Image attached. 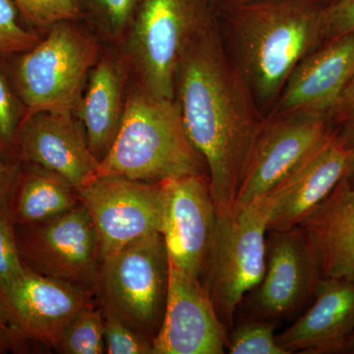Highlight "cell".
Listing matches in <instances>:
<instances>
[{"label":"cell","mask_w":354,"mask_h":354,"mask_svg":"<svg viewBox=\"0 0 354 354\" xmlns=\"http://www.w3.org/2000/svg\"><path fill=\"white\" fill-rule=\"evenodd\" d=\"M191 143L204 158L216 214L228 213L266 118L216 21L191 44L176 84Z\"/></svg>","instance_id":"cell-1"},{"label":"cell","mask_w":354,"mask_h":354,"mask_svg":"<svg viewBox=\"0 0 354 354\" xmlns=\"http://www.w3.org/2000/svg\"><path fill=\"white\" fill-rule=\"evenodd\" d=\"M326 6L322 0H251L227 6L221 34L266 115L293 69L324 43Z\"/></svg>","instance_id":"cell-2"},{"label":"cell","mask_w":354,"mask_h":354,"mask_svg":"<svg viewBox=\"0 0 354 354\" xmlns=\"http://www.w3.org/2000/svg\"><path fill=\"white\" fill-rule=\"evenodd\" d=\"M192 174L209 176L204 158L186 133L178 102L141 87L131 91L118 135L95 177L156 183Z\"/></svg>","instance_id":"cell-3"},{"label":"cell","mask_w":354,"mask_h":354,"mask_svg":"<svg viewBox=\"0 0 354 354\" xmlns=\"http://www.w3.org/2000/svg\"><path fill=\"white\" fill-rule=\"evenodd\" d=\"M215 22L205 0H142L127 44L139 87L155 97L176 99L184 55Z\"/></svg>","instance_id":"cell-4"},{"label":"cell","mask_w":354,"mask_h":354,"mask_svg":"<svg viewBox=\"0 0 354 354\" xmlns=\"http://www.w3.org/2000/svg\"><path fill=\"white\" fill-rule=\"evenodd\" d=\"M99 53L97 41L70 21L51 26L46 39L22 53L14 70L23 121L41 111H73Z\"/></svg>","instance_id":"cell-5"},{"label":"cell","mask_w":354,"mask_h":354,"mask_svg":"<svg viewBox=\"0 0 354 354\" xmlns=\"http://www.w3.org/2000/svg\"><path fill=\"white\" fill-rule=\"evenodd\" d=\"M169 274L167 246L157 232L102 260L95 297L102 309L153 341L164 319Z\"/></svg>","instance_id":"cell-6"},{"label":"cell","mask_w":354,"mask_h":354,"mask_svg":"<svg viewBox=\"0 0 354 354\" xmlns=\"http://www.w3.org/2000/svg\"><path fill=\"white\" fill-rule=\"evenodd\" d=\"M269 209L264 196L216 214L204 277L223 324H232L244 295L264 277Z\"/></svg>","instance_id":"cell-7"},{"label":"cell","mask_w":354,"mask_h":354,"mask_svg":"<svg viewBox=\"0 0 354 354\" xmlns=\"http://www.w3.org/2000/svg\"><path fill=\"white\" fill-rule=\"evenodd\" d=\"M15 234L27 269L95 292L102 257L97 230L82 203L48 221L15 225Z\"/></svg>","instance_id":"cell-8"},{"label":"cell","mask_w":354,"mask_h":354,"mask_svg":"<svg viewBox=\"0 0 354 354\" xmlns=\"http://www.w3.org/2000/svg\"><path fill=\"white\" fill-rule=\"evenodd\" d=\"M97 304L93 291L29 269L0 290V315L10 332L14 351H24L29 344L55 351L71 319Z\"/></svg>","instance_id":"cell-9"},{"label":"cell","mask_w":354,"mask_h":354,"mask_svg":"<svg viewBox=\"0 0 354 354\" xmlns=\"http://www.w3.org/2000/svg\"><path fill=\"white\" fill-rule=\"evenodd\" d=\"M77 192L94 223L102 260L143 237L162 234V183L97 176Z\"/></svg>","instance_id":"cell-10"},{"label":"cell","mask_w":354,"mask_h":354,"mask_svg":"<svg viewBox=\"0 0 354 354\" xmlns=\"http://www.w3.org/2000/svg\"><path fill=\"white\" fill-rule=\"evenodd\" d=\"M335 128L307 114H267L247 158L234 208L264 196L304 162Z\"/></svg>","instance_id":"cell-11"},{"label":"cell","mask_w":354,"mask_h":354,"mask_svg":"<svg viewBox=\"0 0 354 354\" xmlns=\"http://www.w3.org/2000/svg\"><path fill=\"white\" fill-rule=\"evenodd\" d=\"M228 337L202 279L169 262V288L153 354H223Z\"/></svg>","instance_id":"cell-12"},{"label":"cell","mask_w":354,"mask_h":354,"mask_svg":"<svg viewBox=\"0 0 354 354\" xmlns=\"http://www.w3.org/2000/svg\"><path fill=\"white\" fill-rule=\"evenodd\" d=\"M165 215L162 234L169 260L202 279L214 230L216 209L208 174H192L162 181Z\"/></svg>","instance_id":"cell-13"},{"label":"cell","mask_w":354,"mask_h":354,"mask_svg":"<svg viewBox=\"0 0 354 354\" xmlns=\"http://www.w3.org/2000/svg\"><path fill=\"white\" fill-rule=\"evenodd\" d=\"M351 150L339 129L333 130L304 162L264 195L268 232L299 227L346 176Z\"/></svg>","instance_id":"cell-14"},{"label":"cell","mask_w":354,"mask_h":354,"mask_svg":"<svg viewBox=\"0 0 354 354\" xmlns=\"http://www.w3.org/2000/svg\"><path fill=\"white\" fill-rule=\"evenodd\" d=\"M354 73V32L330 39L291 72L269 113L307 114L333 122Z\"/></svg>","instance_id":"cell-15"},{"label":"cell","mask_w":354,"mask_h":354,"mask_svg":"<svg viewBox=\"0 0 354 354\" xmlns=\"http://www.w3.org/2000/svg\"><path fill=\"white\" fill-rule=\"evenodd\" d=\"M71 113L41 111L23 121L15 152L20 162L64 177L79 189L94 178L100 162Z\"/></svg>","instance_id":"cell-16"},{"label":"cell","mask_w":354,"mask_h":354,"mask_svg":"<svg viewBox=\"0 0 354 354\" xmlns=\"http://www.w3.org/2000/svg\"><path fill=\"white\" fill-rule=\"evenodd\" d=\"M268 232L264 277L254 306L260 315L277 318L288 315L314 295L322 276L300 227Z\"/></svg>","instance_id":"cell-17"},{"label":"cell","mask_w":354,"mask_h":354,"mask_svg":"<svg viewBox=\"0 0 354 354\" xmlns=\"http://www.w3.org/2000/svg\"><path fill=\"white\" fill-rule=\"evenodd\" d=\"M314 295V304L277 342L290 354L346 353L354 335V281L322 278Z\"/></svg>","instance_id":"cell-18"},{"label":"cell","mask_w":354,"mask_h":354,"mask_svg":"<svg viewBox=\"0 0 354 354\" xmlns=\"http://www.w3.org/2000/svg\"><path fill=\"white\" fill-rule=\"evenodd\" d=\"M299 227L322 278L354 281V185L346 176Z\"/></svg>","instance_id":"cell-19"},{"label":"cell","mask_w":354,"mask_h":354,"mask_svg":"<svg viewBox=\"0 0 354 354\" xmlns=\"http://www.w3.org/2000/svg\"><path fill=\"white\" fill-rule=\"evenodd\" d=\"M127 65L106 55L95 62L87 90L79 101V116L91 151L99 162L109 152L120 129L125 101Z\"/></svg>","instance_id":"cell-20"},{"label":"cell","mask_w":354,"mask_h":354,"mask_svg":"<svg viewBox=\"0 0 354 354\" xmlns=\"http://www.w3.org/2000/svg\"><path fill=\"white\" fill-rule=\"evenodd\" d=\"M79 204L76 188L64 177L27 165L18 171L8 208L14 223L26 225L50 220Z\"/></svg>","instance_id":"cell-21"},{"label":"cell","mask_w":354,"mask_h":354,"mask_svg":"<svg viewBox=\"0 0 354 354\" xmlns=\"http://www.w3.org/2000/svg\"><path fill=\"white\" fill-rule=\"evenodd\" d=\"M55 351L62 354L106 353L104 318L99 302L81 310L71 319Z\"/></svg>","instance_id":"cell-22"},{"label":"cell","mask_w":354,"mask_h":354,"mask_svg":"<svg viewBox=\"0 0 354 354\" xmlns=\"http://www.w3.org/2000/svg\"><path fill=\"white\" fill-rule=\"evenodd\" d=\"M274 325L249 322L239 326L228 339L230 354H290L277 342Z\"/></svg>","instance_id":"cell-23"},{"label":"cell","mask_w":354,"mask_h":354,"mask_svg":"<svg viewBox=\"0 0 354 354\" xmlns=\"http://www.w3.org/2000/svg\"><path fill=\"white\" fill-rule=\"evenodd\" d=\"M19 12L12 0H0V53L22 55L41 41L36 32L21 25Z\"/></svg>","instance_id":"cell-24"},{"label":"cell","mask_w":354,"mask_h":354,"mask_svg":"<svg viewBox=\"0 0 354 354\" xmlns=\"http://www.w3.org/2000/svg\"><path fill=\"white\" fill-rule=\"evenodd\" d=\"M102 310L104 318L106 353L153 354L152 339L133 330L109 310Z\"/></svg>","instance_id":"cell-25"},{"label":"cell","mask_w":354,"mask_h":354,"mask_svg":"<svg viewBox=\"0 0 354 354\" xmlns=\"http://www.w3.org/2000/svg\"><path fill=\"white\" fill-rule=\"evenodd\" d=\"M21 14L31 24L50 28L80 15L78 0H12Z\"/></svg>","instance_id":"cell-26"},{"label":"cell","mask_w":354,"mask_h":354,"mask_svg":"<svg viewBox=\"0 0 354 354\" xmlns=\"http://www.w3.org/2000/svg\"><path fill=\"white\" fill-rule=\"evenodd\" d=\"M26 270L18 250L15 223L6 206L0 209V290L15 283Z\"/></svg>","instance_id":"cell-27"},{"label":"cell","mask_w":354,"mask_h":354,"mask_svg":"<svg viewBox=\"0 0 354 354\" xmlns=\"http://www.w3.org/2000/svg\"><path fill=\"white\" fill-rule=\"evenodd\" d=\"M23 118L22 102L0 69V147L4 152L15 151Z\"/></svg>","instance_id":"cell-28"},{"label":"cell","mask_w":354,"mask_h":354,"mask_svg":"<svg viewBox=\"0 0 354 354\" xmlns=\"http://www.w3.org/2000/svg\"><path fill=\"white\" fill-rule=\"evenodd\" d=\"M351 32H354V0L328 2L324 10V43Z\"/></svg>","instance_id":"cell-29"},{"label":"cell","mask_w":354,"mask_h":354,"mask_svg":"<svg viewBox=\"0 0 354 354\" xmlns=\"http://www.w3.org/2000/svg\"><path fill=\"white\" fill-rule=\"evenodd\" d=\"M94 2L109 35L120 37L131 23L138 0H94Z\"/></svg>","instance_id":"cell-30"},{"label":"cell","mask_w":354,"mask_h":354,"mask_svg":"<svg viewBox=\"0 0 354 354\" xmlns=\"http://www.w3.org/2000/svg\"><path fill=\"white\" fill-rule=\"evenodd\" d=\"M333 121L342 124V134L348 135L354 133V73L348 88L344 91L339 106L334 114Z\"/></svg>","instance_id":"cell-31"},{"label":"cell","mask_w":354,"mask_h":354,"mask_svg":"<svg viewBox=\"0 0 354 354\" xmlns=\"http://www.w3.org/2000/svg\"><path fill=\"white\" fill-rule=\"evenodd\" d=\"M6 152L0 147V209L8 206L18 169L6 160Z\"/></svg>","instance_id":"cell-32"},{"label":"cell","mask_w":354,"mask_h":354,"mask_svg":"<svg viewBox=\"0 0 354 354\" xmlns=\"http://www.w3.org/2000/svg\"><path fill=\"white\" fill-rule=\"evenodd\" d=\"M8 351H14L13 342L8 328L0 315V353Z\"/></svg>","instance_id":"cell-33"},{"label":"cell","mask_w":354,"mask_h":354,"mask_svg":"<svg viewBox=\"0 0 354 354\" xmlns=\"http://www.w3.org/2000/svg\"><path fill=\"white\" fill-rule=\"evenodd\" d=\"M342 135L346 139L349 150H351V158H349L348 169L346 177L349 183L354 185V133L348 135Z\"/></svg>","instance_id":"cell-34"},{"label":"cell","mask_w":354,"mask_h":354,"mask_svg":"<svg viewBox=\"0 0 354 354\" xmlns=\"http://www.w3.org/2000/svg\"><path fill=\"white\" fill-rule=\"evenodd\" d=\"M346 353L354 354V335H353V337H351V342H349L348 351H346Z\"/></svg>","instance_id":"cell-35"},{"label":"cell","mask_w":354,"mask_h":354,"mask_svg":"<svg viewBox=\"0 0 354 354\" xmlns=\"http://www.w3.org/2000/svg\"><path fill=\"white\" fill-rule=\"evenodd\" d=\"M251 1V0H227V6H234V4L244 3V2Z\"/></svg>","instance_id":"cell-36"}]
</instances>
